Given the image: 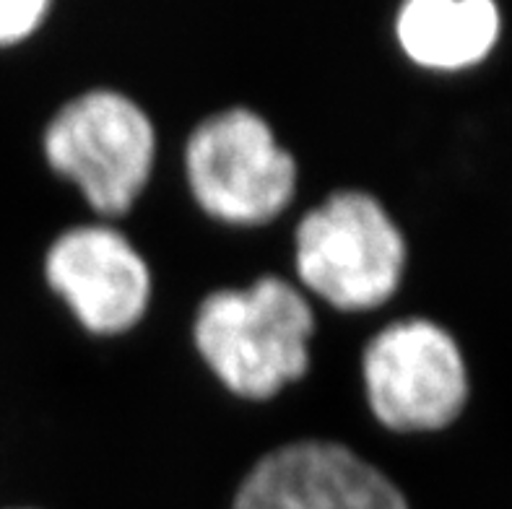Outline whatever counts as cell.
I'll return each instance as SVG.
<instances>
[{
  "instance_id": "6da1fadb",
  "label": "cell",
  "mask_w": 512,
  "mask_h": 509,
  "mask_svg": "<svg viewBox=\"0 0 512 509\" xmlns=\"http://www.w3.org/2000/svg\"><path fill=\"white\" fill-rule=\"evenodd\" d=\"M315 312L284 278L219 289L198 307L193 341L219 382L247 400H268L310 369Z\"/></svg>"
},
{
  "instance_id": "7a4b0ae2",
  "label": "cell",
  "mask_w": 512,
  "mask_h": 509,
  "mask_svg": "<svg viewBox=\"0 0 512 509\" xmlns=\"http://www.w3.org/2000/svg\"><path fill=\"white\" fill-rule=\"evenodd\" d=\"M294 245L299 281L341 312L383 307L401 286L406 239L364 190H338L305 213Z\"/></svg>"
},
{
  "instance_id": "3957f363",
  "label": "cell",
  "mask_w": 512,
  "mask_h": 509,
  "mask_svg": "<svg viewBox=\"0 0 512 509\" xmlns=\"http://www.w3.org/2000/svg\"><path fill=\"white\" fill-rule=\"evenodd\" d=\"M45 159L99 216H125L154 172L156 130L130 97L91 89L68 99L45 130Z\"/></svg>"
},
{
  "instance_id": "277c9868",
  "label": "cell",
  "mask_w": 512,
  "mask_h": 509,
  "mask_svg": "<svg viewBox=\"0 0 512 509\" xmlns=\"http://www.w3.org/2000/svg\"><path fill=\"white\" fill-rule=\"evenodd\" d=\"M185 174L195 203L234 226L268 224L297 193V159L247 107L216 112L190 133Z\"/></svg>"
},
{
  "instance_id": "5b68a950",
  "label": "cell",
  "mask_w": 512,
  "mask_h": 509,
  "mask_svg": "<svg viewBox=\"0 0 512 509\" xmlns=\"http://www.w3.org/2000/svg\"><path fill=\"white\" fill-rule=\"evenodd\" d=\"M364 393L390 432H437L466 408L468 369L461 346L432 320L383 328L362 356Z\"/></svg>"
},
{
  "instance_id": "8992f818",
  "label": "cell",
  "mask_w": 512,
  "mask_h": 509,
  "mask_svg": "<svg viewBox=\"0 0 512 509\" xmlns=\"http://www.w3.org/2000/svg\"><path fill=\"white\" fill-rule=\"evenodd\" d=\"M232 509H411L377 465L331 439H302L263 455Z\"/></svg>"
},
{
  "instance_id": "52a82bcc",
  "label": "cell",
  "mask_w": 512,
  "mask_h": 509,
  "mask_svg": "<svg viewBox=\"0 0 512 509\" xmlns=\"http://www.w3.org/2000/svg\"><path fill=\"white\" fill-rule=\"evenodd\" d=\"M45 278L97 336L136 328L151 302V271L136 245L107 224L73 226L47 250Z\"/></svg>"
},
{
  "instance_id": "ba28073f",
  "label": "cell",
  "mask_w": 512,
  "mask_h": 509,
  "mask_svg": "<svg viewBox=\"0 0 512 509\" xmlns=\"http://www.w3.org/2000/svg\"><path fill=\"white\" fill-rule=\"evenodd\" d=\"M492 0H409L396 16L406 58L429 71H463L481 63L500 39Z\"/></svg>"
},
{
  "instance_id": "9c48e42d",
  "label": "cell",
  "mask_w": 512,
  "mask_h": 509,
  "mask_svg": "<svg viewBox=\"0 0 512 509\" xmlns=\"http://www.w3.org/2000/svg\"><path fill=\"white\" fill-rule=\"evenodd\" d=\"M50 0H0V47L19 45L45 24Z\"/></svg>"
},
{
  "instance_id": "30bf717a",
  "label": "cell",
  "mask_w": 512,
  "mask_h": 509,
  "mask_svg": "<svg viewBox=\"0 0 512 509\" xmlns=\"http://www.w3.org/2000/svg\"><path fill=\"white\" fill-rule=\"evenodd\" d=\"M16 509H29V507H16Z\"/></svg>"
}]
</instances>
